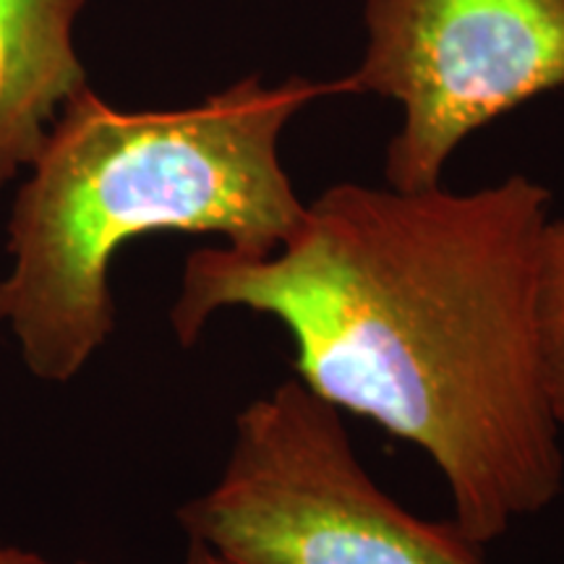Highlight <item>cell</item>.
I'll return each mask as SVG.
<instances>
[{
    "mask_svg": "<svg viewBox=\"0 0 564 564\" xmlns=\"http://www.w3.org/2000/svg\"><path fill=\"white\" fill-rule=\"evenodd\" d=\"M539 314L546 390L564 432V220L549 217L541 232Z\"/></svg>",
    "mask_w": 564,
    "mask_h": 564,
    "instance_id": "6",
    "label": "cell"
},
{
    "mask_svg": "<svg viewBox=\"0 0 564 564\" xmlns=\"http://www.w3.org/2000/svg\"><path fill=\"white\" fill-rule=\"evenodd\" d=\"M183 564H230V562L217 552H212L209 546L199 544V541L188 539V552H186V560H183Z\"/></svg>",
    "mask_w": 564,
    "mask_h": 564,
    "instance_id": "8",
    "label": "cell"
},
{
    "mask_svg": "<svg viewBox=\"0 0 564 564\" xmlns=\"http://www.w3.org/2000/svg\"><path fill=\"white\" fill-rule=\"evenodd\" d=\"M0 564H58V562H51V560H45V556L26 552V549L3 544V541H0ZM74 564H89V562H74Z\"/></svg>",
    "mask_w": 564,
    "mask_h": 564,
    "instance_id": "7",
    "label": "cell"
},
{
    "mask_svg": "<svg viewBox=\"0 0 564 564\" xmlns=\"http://www.w3.org/2000/svg\"><path fill=\"white\" fill-rule=\"evenodd\" d=\"M350 91L403 108L384 158L398 192L442 186L470 133L564 87V0H369Z\"/></svg>",
    "mask_w": 564,
    "mask_h": 564,
    "instance_id": "4",
    "label": "cell"
},
{
    "mask_svg": "<svg viewBox=\"0 0 564 564\" xmlns=\"http://www.w3.org/2000/svg\"><path fill=\"white\" fill-rule=\"evenodd\" d=\"M549 202L520 173L468 194L337 183L267 257L188 253L173 333L188 348L223 308L272 316L295 379L426 453L486 546L564 489L539 314Z\"/></svg>",
    "mask_w": 564,
    "mask_h": 564,
    "instance_id": "1",
    "label": "cell"
},
{
    "mask_svg": "<svg viewBox=\"0 0 564 564\" xmlns=\"http://www.w3.org/2000/svg\"><path fill=\"white\" fill-rule=\"evenodd\" d=\"M340 84L259 76L181 110H118L82 87L63 105L30 165L9 220L11 272L0 322L42 382L66 384L116 329L110 267L152 232L223 236L267 257L303 204L280 160L299 112Z\"/></svg>",
    "mask_w": 564,
    "mask_h": 564,
    "instance_id": "2",
    "label": "cell"
},
{
    "mask_svg": "<svg viewBox=\"0 0 564 564\" xmlns=\"http://www.w3.org/2000/svg\"><path fill=\"white\" fill-rule=\"evenodd\" d=\"M87 0H0V188L30 167L63 105L87 87L74 24Z\"/></svg>",
    "mask_w": 564,
    "mask_h": 564,
    "instance_id": "5",
    "label": "cell"
},
{
    "mask_svg": "<svg viewBox=\"0 0 564 564\" xmlns=\"http://www.w3.org/2000/svg\"><path fill=\"white\" fill-rule=\"evenodd\" d=\"M178 523L230 564H486L455 520L394 502L352 453L340 411L301 379L238 413L223 476Z\"/></svg>",
    "mask_w": 564,
    "mask_h": 564,
    "instance_id": "3",
    "label": "cell"
}]
</instances>
